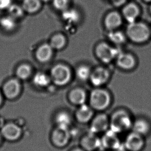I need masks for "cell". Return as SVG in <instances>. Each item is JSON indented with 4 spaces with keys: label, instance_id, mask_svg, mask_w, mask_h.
Returning <instances> with one entry per match:
<instances>
[{
    "label": "cell",
    "instance_id": "obj_1",
    "mask_svg": "<svg viewBox=\"0 0 151 151\" xmlns=\"http://www.w3.org/2000/svg\"><path fill=\"white\" fill-rule=\"evenodd\" d=\"M109 129L118 134L132 129L134 121L129 112L123 109L114 111L109 117Z\"/></svg>",
    "mask_w": 151,
    "mask_h": 151
},
{
    "label": "cell",
    "instance_id": "obj_2",
    "mask_svg": "<svg viewBox=\"0 0 151 151\" xmlns=\"http://www.w3.org/2000/svg\"><path fill=\"white\" fill-rule=\"evenodd\" d=\"M110 93L106 89L95 88L92 90L89 96V105L94 111L103 112L109 108L112 103Z\"/></svg>",
    "mask_w": 151,
    "mask_h": 151
},
{
    "label": "cell",
    "instance_id": "obj_3",
    "mask_svg": "<svg viewBox=\"0 0 151 151\" xmlns=\"http://www.w3.org/2000/svg\"><path fill=\"white\" fill-rule=\"evenodd\" d=\"M49 76L51 81L58 86H62L69 83L72 78V70L65 63H58L50 69Z\"/></svg>",
    "mask_w": 151,
    "mask_h": 151
},
{
    "label": "cell",
    "instance_id": "obj_4",
    "mask_svg": "<svg viewBox=\"0 0 151 151\" xmlns=\"http://www.w3.org/2000/svg\"><path fill=\"white\" fill-rule=\"evenodd\" d=\"M126 34L130 40L136 43H143L148 40L151 35V29L147 25L141 22L129 23Z\"/></svg>",
    "mask_w": 151,
    "mask_h": 151
},
{
    "label": "cell",
    "instance_id": "obj_5",
    "mask_svg": "<svg viewBox=\"0 0 151 151\" xmlns=\"http://www.w3.org/2000/svg\"><path fill=\"white\" fill-rule=\"evenodd\" d=\"M118 134L109 129L103 133L101 139V149L105 151H121L123 145L120 140Z\"/></svg>",
    "mask_w": 151,
    "mask_h": 151
},
{
    "label": "cell",
    "instance_id": "obj_6",
    "mask_svg": "<svg viewBox=\"0 0 151 151\" xmlns=\"http://www.w3.org/2000/svg\"><path fill=\"white\" fill-rule=\"evenodd\" d=\"M145 137L132 131L127 134L123 143V148L127 151H141L145 145Z\"/></svg>",
    "mask_w": 151,
    "mask_h": 151
},
{
    "label": "cell",
    "instance_id": "obj_7",
    "mask_svg": "<svg viewBox=\"0 0 151 151\" xmlns=\"http://www.w3.org/2000/svg\"><path fill=\"white\" fill-rule=\"evenodd\" d=\"M89 123L90 132L96 134H103L109 129V117L106 113L101 112L95 115Z\"/></svg>",
    "mask_w": 151,
    "mask_h": 151
},
{
    "label": "cell",
    "instance_id": "obj_8",
    "mask_svg": "<svg viewBox=\"0 0 151 151\" xmlns=\"http://www.w3.org/2000/svg\"><path fill=\"white\" fill-rule=\"evenodd\" d=\"M120 53L118 49L106 42L99 44L95 48L97 57L101 61L105 63L111 62L113 59H116Z\"/></svg>",
    "mask_w": 151,
    "mask_h": 151
},
{
    "label": "cell",
    "instance_id": "obj_9",
    "mask_svg": "<svg viewBox=\"0 0 151 151\" xmlns=\"http://www.w3.org/2000/svg\"><path fill=\"white\" fill-rule=\"evenodd\" d=\"M55 51L48 42H44L36 49L34 52L35 59L41 64L49 63L53 59Z\"/></svg>",
    "mask_w": 151,
    "mask_h": 151
},
{
    "label": "cell",
    "instance_id": "obj_10",
    "mask_svg": "<svg viewBox=\"0 0 151 151\" xmlns=\"http://www.w3.org/2000/svg\"><path fill=\"white\" fill-rule=\"evenodd\" d=\"M110 77V73L106 68L99 67L92 71L89 80L95 88H99L107 83Z\"/></svg>",
    "mask_w": 151,
    "mask_h": 151
},
{
    "label": "cell",
    "instance_id": "obj_11",
    "mask_svg": "<svg viewBox=\"0 0 151 151\" xmlns=\"http://www.w3.org/2000/svg\"><path fill=\"white\" fill-rule=\"evenodd\" d=\"M80 144L86 151H95L101 149V139L97 134L88 132L82 137Z\"/></svg>",
    "mask_w": 151,
    "mask_h": 151
},
{
    "label": "cell",
    "instance_id": "obj_12",
    "mask_svg": "<svg viewBox=\"0 0 151 151\" xmlns=\"http://www.w3.org/2000/svg\"><path fill=\"white\" fill-rule=\"evenodd\" d=\"M21 84L20 80L16 77L9 79L5 83L3 87L4 94L9 99L16 97L19 94Z\"/></svg>",
    "mask_w": 151,
    "mask_h": 151
},
{
    "label": "cell",
    "instance_id": "obj_13",
    "mask_svg": "<svg viewBox=\"0 0 151 151\" xmlns=\"http://www.w3.org/2000/svg\"><path fill=\"white\" fill-rule=\"evenodd\" d=\"M94 111L89 105H81L76 113L77 120L82 124L90 123L95 116Z\"/></svg>",
    "mask_w": 151,
    "mask_h": 151
},
{
    "label": "cell",
    "instance_id": "obj_14",
    "mask_svg": "<svg viewBox=\"0 0 151 151\" xmlns=\"http://www.w3.org/2000/svg\"><path fill=\"white\" fill-rule=\"evenodd\" d=\"M132 130L145 137L151 132V124L146 119L139 117L134 120Z\"/></svg>",
    "mask_w": 151,
    "mask_h": 151
},
{
    "label": "cell",
    "instance_id": "obj_15",
    "mask_svg": "<svg viewBox=\"0 0 151 151\" xmlns=\"http://www.w3.org/2000/svg\"><path fill=\"white\" fill-rule=\"evenodd\" d=\"M118 66L124 70H131L134 68L136 61L134 57L130 53L120 52L116 58Z\"/></svg>",
    "mask_w": 151,
    "mask_h": 151
},
{
    "label": "cell",
    "instance_id": "obj_16",
    "mask_svg": "<svg viewBox=\"0 0 151 151\" xmlns=\"http://www.w3.org/2000/svg\"><path fill=\"white\" fill-rule=\"evenodd\" d=\"M122 16L119 13L113 11L107 14L104 20L105 27L109 31H114L118 29L122 23Z\"/></svg>",
    "mask_w": 151,
    "mask_h": 151
},
{
    "label": "cell",
    "instance_id": "obj_17",
    "mask_svg": "<svg viewBox=\"0 0 151 151\" xmlns=\"http://www.w3.org/2000/svg\"><path fill=\"white\" fill-rule=\"evenodd\" d=\"M140 13V11L139 7L133 3L126 4L122 10L123 16L129 23L136 21Z\"/></svg>",
    "mask_w": 151,
    "mask_h": 151
},
{
    "label": "cell",
    "instance_id": "obj_18",
    "mask_svg": "<svg viewBox=\"0 0 151 151\" xmlns=\"http://www.w3.org/2000/svg\"><path fill=\"white\" fill-rule=\"evenodd\" d=\"M70 132L68 128L58 127L53 132V141L58 147L65 146L68 142Z\"/></svg>",
    "mask_w": 151,
    "mask_h": 151
},
{
    "label": "cell",
    "instance_id": "obj_19",
    "mask_svg": "<svg viewBox=\"0 0 151 151\" xmlns=\"http://www.w3.org/2000/svg\"><path fill=\"white\" fill-rule=\"evenodd\" d=\"M20 5L25 14L32 15L41 11L43 3L40 0H22Z\"/></svg>",
    "mask_w": 151,
    "mask_h": 151
},
{
    "label": "cell",
    "instance_id": "obj_20",
    "mask_svg": "<svg viewBox=\"0 0 151 151\" xmlns=\"http://www.w3.org/2000/svg\"><path fill=\"white\" fill-rule=\"evenodd\" d=\"M48 43L54 50L61 51L67 46V38L65 34L57 32L51 36Z\"/></svg>",
    "mask_w": 151,
    "mask_h": 151
},
{
    "label": "cell",
    "instance_id": "obj_21",
    "mask_svg": "<svg viewBox=\"0 0 151 151\" xmlns=\"http://www.w3.org/2000/svg\"><path fill=\"white\" fill-rule=\"evenodd\" d=\"M34 69L32 65L26 62L20 63L15 70L16 77L20 80H26L33 75Z\"/></svg>",
    "mask_w": 151,
    "mask_h": 151
},
{
    "label": "cell",
    "instance_id": "obj_22",
    "mask_svg": "<svg viewBox=\"0 0 151 151\" xmlns=\"http://www.w3.org/2000/svg\"><path fill=\"white\" fill-rule=\"evenodd\" d=\"M69 97L71 103L79 106L85 104L88 99L86 91L80 88H77L71 90L69 93Z\"/></svg>",
    "mask_w": 151,
    "mask_h": 151
},
{
    "label": "cell",
    "instance_id": "obj_23",
    "mask_svg": "<svg viewBox=\"0 0 151 151\" xmlns=\"http://www.w3.org/2000/svg\"><path fill=\"white\" fill-rule=\"evenodd\" d=\"M21 129L14 124L5 125L2 129V133L5 138L11 141L17 140L21 134Z\"/></svg>",
    "mask_w": 151,
    "mask_h": 151
},
{
    "label": "cell",
    "instance_id": "obj_24",
    "mask_svg": "<svg viewBox=\"0 0 151 151\" xmlns=\"http://www.w3.org/2000/svg\"><path fill=\"white\" fill-rule=\"evenodd\" d=\"M17 27V20L7 15L0 17V27L6 32H12L15 31Z\"/></svg>",
    "mask_w": 151,
    "mask_h": 151
},
{
    "label": "cell",
    "instance_id": "obj_25",
    "mask_svg": "<svg viewBox=\"0 0 151 151\" xmlns=\"http://www.w3.org/2000/svg\"><path fill=\"white\" fill-rule=\"evenodd\" d=\"M33 82L36 86L44 88L51 82L50 76L43 71H37L33 75Z\"/></svg>",
    "mask_w": 151,
    "mask_h": 151
},
{
    "label": "cell",
    "instance_id": "obj_26",
    "mask_svg": "<svg viewBox=\"0 0 151 151\" xmlns=\"http://www.w3.org/2000/svg\"><path fill=\"white\" fill-rule=\"evenodd\" d=\"M92 70L89 66L81 65L77 67L76 69V75L79 80L86 81L89 80Z\"/></svg>",
    "mask_w": 151,
    "mask_h": 151
},
{
    "label": "cell",
    "instance_id": "obj_27",
    "mask_svg": "<svg viewBox=\"0 0 151 151\" xmlns=\"http://www.w3.org/2000/svg\"><path fill=\"white\" fill-rule=\"evenodd\" d=\"M8 15H10L16 20L21 18L23 17V15L25 14L24 12L23 9L21 7V5L13 4H12L11 6L8 8Z\"/></svg>",
    "mask_w": 151,
    "mask_h": 151
},
{
    "label": "cell",
    "instance_id": "obj_28",
    "mask_svg": "<svg viewBox=\"0 0 151 151\" xmlns=\"http://www.w3.org/2000/svg\"><path fill=\"white\" fill-rule=\"evenodd\" d=\"M57 123L58 127L63 128H68L71 119L70 116L65 112H61L57 116Z\"/></svg>",
    "mask_w": 151,
    "mask_h": 151
},
{
    "label": "cell",
    "instance_id": "obj_29",
    "mask_svg": "<svg viewBox=\"0 0 151 151\" xmlns=\"http://www.w3.org/2000/svg\"><path fill=\"white\" fill-rule=\"evenodd\" d=\"M108 37L112 42L116 44H121L125 41V36L124 34L116 30L111 31Z\"/></svg>",
    "mask_w": 151,
    "mask_h": 151
},
{
    "label": "cell",
    "instance_id": "obj_30",
    "mask_svg": "<svg viewBox=\"0 0 151 151\" xmlns=\"http://www.w3.org/2000/svg\"><path fill=\"white\" fill-rule=\"evenodd\" d=\"M70 0H52L51 3L56 11L62 13L69 8Z\"/></svg>",
    "mask_w": 151,
    "mask_h": 151
},
{
    "label": "cell",
    "instance_id": "obj_31",
    "mask_svg": "<svg viewBox=\"0 0 151 151\" xmlns=\"http://www.w3.org/2000/svg\"><path fill=\"white\" fill-rule=\"evenodd\" d=\"M114 4L116 5H121L123 4L125 0H112Z\"/></svg>",
    "mask_w": 151,
    "mask_h": 151
},
{
    "label": "cell",
    "instance_id": "obj_32",
    "mask_svg": "<svg viewBox=\"0 0 151 151\" xmlns=\"http://www.w3.org/2000/svg\"><path fill=\"white\" fill-rule=\"evenodd\" d=\"M43 4H47L49 3H51L52 0H40Z\"/></svg>",
    "mask_w": 151,
    "mask_h": 151
},
{
    "label": "cell",
    "instance_id": "obj_33",
    "mask_svg": "<svg viewBox=\"0 0 151 151\" xmlns=\"http://www.w3.org/2000/svg\"><path fill=\"white\" fill-rule=\"evenodd\" d=\"M72 151H86L82 149V148H77V149H74Z\"/></svg>",
    "mask_w": 151,
    "mask_h": 151
},
{
    "label": "cell",
    "instance_id": "obj_34",
    "mask_svg": "<svg viewBox=\"0 0 151 151\" xmlns=\"http://www.w3.org/2000/svg\"><path fill=\"white\" fill-rule=\"evenodd\" d=\"M2 101V95H1V93H0V105L1 104Z\"/></svg>",
    "mask_w": 151,
    "mask_h": 151
},
{
    "label": "cell",
    "instance_id": "obj_35",
    "mask_svg": "<svg viewBox=\"0 0 151 151\" xmlns=\"http://www.w3.org/2000/svg\"><path fill=\"white\" fill-rule=\"evenodd\" d=\"M146 2H151V0H145Z\"/></svg>",
    "mask_w": 151,
    "mask_h": 151
},
{
    "label": "cell",
    "instance_id": "obj_36",
    "mask_svg": "<svg viewBox=\"0 0 151 151\" xmlns=\"http://www.w3.org/2000/svg\"><path fill=\"white\" fill-rule=\"evenodd\" d=\"M119 151V150H115V151Z\"/></svg>",
    "mask_w": 151,
    "mask_h": 151
},
{
    "label": "cell",
    "instance_id": "obj_37",
    "mask_svg": "<svg viewBox=\"0 0 151 151\" xmlns=\"http://www.w3.org/2000/svg\"><path fill=\"white\" fill-rule=\"evenodd\" d=\"M150 12H151V7H150Z\"/></svg>",
    "mask_w": 151,
    "mask_h": 151
},
{
    "label": "cell",
    "instance_id": "obj_38",
    "mask_svg": "<svg viewBox=\"0 0 151 151\" xmlns=\"http://www.w3.org/2000/svg\"><path fill=\"white\" fill-rule=\"evenodd\" d=\"M0 140H1V137H0Z\"/></svg>",
    "mask_w": 151,
    "mask_h": 151
},
{
    "label": "cell",
    "instance_id": "obj_39",
    "mask_svg": "<svg viewBox=\"0 0 151 151\" xmlns=\"http://www.w3.org/2000/svg\"></svg>",
    "mask_w": 151,
    "mask_h": 151
}]
</instances>
